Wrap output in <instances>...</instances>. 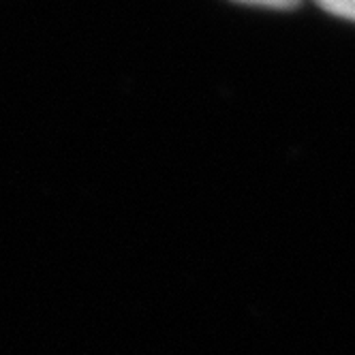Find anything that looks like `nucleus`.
Here are the masks:
<instances>
[{"mask_svg":"<svg viewBox=\"0 0 355 355\" xmlns=\"http://www.w3.org/2000/svg\"><path fill=\"white\" fill-rule=\"evenodd\" d=\"M315 3L327 13L355 21V0H315Z\"/></svg>","mask_w":355,"mask_h":355,"instance_id":"1","label":"nucleus"},{"mask_svg":"<svg viewBox=\"0 0 355 355\" xmlns=\"http://www.w3.org/2000/svg\"><path fill=\"white\" fill-rule=\"evenodd\" d=\"M240 5H250V7H263V9H278V11H287L295 9L302 0H234Z\"/></svg>","mask_w":355,"mask_h":355,"instance_id":"2","label":"nucleus"}]
</instances>
